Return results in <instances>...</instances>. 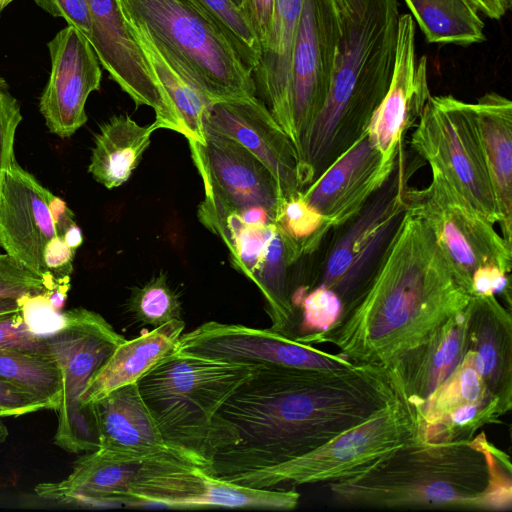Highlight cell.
I'll return each instance as SVG.
<instances>
[{
    "label": "cell",
    "mask_w": 512,
    "mask_h": 512,
    "mask_svg": "<svg viewBox=\"0 0 512 512\" xmlns=\"http://www.w3.org/2000/svg\"><path fill=\"white\" fill-rule=\"evenodd\" d=\"M398 398L382 365L321 371L260 364L214 417L207 472L237 483L307 454Z\"/></svg>",
    "instance_id": "6da1fadb"
},
{
    "label": "cell",
    "mask_w": 512,
    "mask_h": 512,
    "mask_svg": "<svg viewBox=\"0 0 512 512\" xmlns=\"http://www.w3.org/2000/svg\"><path fill=\"white\" fill-rule=\"evenodd\" d=\"M470 298L428 225L406 209L367 285L338 322L295 340L331 343L353 363L386 366L462 312Z\"/></svg>",
    "instance_id": "7a4b0ae2"
},
{
    "label": "cell",
    "mask_w": 512,
    "mask_h": 512,
    "mask_svg": "<svg viewBox=\"0 0 512 512\" xmlns=\"http://www.w3.org/2000/svg\"><path fill=\"white\" fill-rule=\"evenodd\" d=\"M335 503L356 508L509 511V456L484 433L430 443L417 434L359 474L329 483Z\"/></svg>",
    "instance_id": "3957f363"
},
{
    "label": "cell",
    "mask_w": 512,
    "mask_h": 512,
    "mask_svg": "<svg viewBox=\"0 0 512 512\" xmlns=\"http://www.w3.org/2000/svg\"><path fill=\"white\" fill-rule=\"evenodd\" d=\"M399 17L397 0H353L326 100L297 151L302 189L367 131L392 80Z\"/></svg>",
    "instance_id": "277c9868"
},
{
    "label": "cell",
    "mask_w": 512,
    "mask_h": 512,
    "mask_svg": "<svg viewBox=\"0 0 512 512\" xmlns=\"http://www.w3.org/2000/svg\"><path fill=\"white\" fill-rule=\"evenodd\" d=\"M259 365L174 350L136 383L167 445L207 471L214 417Z\"/></svg>",
    "instance_id": "5b68a950"
},
{
    "label": "cell",
    "mask_w": 512,
    "mask_h": 512,
    "mask_svg": "<svg viewBox=\"0 0 512 512\" xmlns=\"http://www.w3.org/2000/svg\"><path fill=\"white\" fill-rule=\"evenodd\" d=\"M128 23L211 101L257 96L253 72L216 22L189 0H118Z\"/></svg>",
    "instance_id": "8992f818"
},
{
    "label": "cell",
    "mask_w": 512,
    "mask_h": 512,
    "mask_svg": "<svg viewBox=\"0 0 512 512\" xmlns=\"http://www.w3.org/2000/svg\"><path fill=\"white\" fill-rule=\"evenodd\" d=\"M414 151L482 216L501 224L474 103L430 96L411 135Z\"/></svg>",
    "instance_id": "52a82bcc"
},
{
    "label": "cell",
    "mask_w": 512,
    "mask_h": 512,
    "mask_svg": "<svg viewBox=\"0 0 512 512\" xmlns=\"http://www.w3.org/2000/svg\"><path fill=\"white\" fill-rule=\"evenodd\" d=\"M418 414L399 396L370 419L307 454L244 477L236 484L271 489L281 484L331 483L353 477L413 438Z\"/></svg>",
    "instance_id": "ba28073f"
},
{
    "label": "cell",
    "mask_w": 512,
    "mask_h": 512,
    "mask_svg": "<svg viewBox=\"0 0 512 512\" xmlns=\"http://www.w3.org/2000/svg\"><path fill=\"white\" fill-rule=\"evenodd\" d=\"M62 319L59 329L47 335L62 386L53 443L78 454L98 447L91 414L81 405L88 382L126 339L99 313L83 307L62 312Z\"/></svg>",
    "instance_id": "9c48e42d"
},
{
    "label": "cell",
    "mask_w": 512,
    "mask_h": 512,
    "mask_svg": "<svg viewBox=\"0 0 512 512\" xmlns=\"http://www.w3.org/2000/svg\"><path fill=\"white\" fill-rule=\"evenodd\" d=\"M404 197L406 209L428 225L469 294L472 275L480 267L496 266L510 274L512 245L441 175L432 172L426 188L405 190Z\"/></svg>",
    "instance_id": "30bf717a"
},
{
    "label": "cell",
    "mask_w": 512,
    "mask_h": 512,
    "mask_svg": "<svg viewBox=\"0 0 512 512\" xmlns=\"http://www.w3.org/2000/svg\"><path fill=\"white\" fill-rule=\"evenodd\" d=\"M299 499L294 489H258L223 481L179 455L162 453L146 460L125 507L286 511L296 508Z\"/></svg>",
    "instance_id": "8fae6325"
},
{
    "label": "cell",
    "mask_w": 512,
    "mask_h": 512,
    "mask_svg": "<svg viewBox=\"0 0 512 512\" xmlns=\"http://www.w3.org/2000/svg\"><path fill=\"white\" fill-rule=\"evenodd\" d=\"M403 170L397 165L386 184L360 213L343 225V233L327 252L316 285L332 289L343 311L360 295L371 278L406 210Z\"/></svg>",
    "instance_id": "7c38bea8"
},
{
    "label": "cell",
    "mask_w": 512,
    "mask_h": 512,
    "mask_svg": "<svg viewBox=\"0 0 512 512\" xmlns=\"http://www.w3.org/2000/svg\"><path fill=\"white\" fill-rule=\"evenodd\" d=\"M205 190L198 207L200 222L210 229L232 213L266 208L274 222L280 201L278 185L265 165L235 140L205 126L204 141H188Z\"/></svg>",
    "instance_id": "4fadbf2b"
},
{
    "label": "cell",
    "mask_w": 512,
    "mask_h": 512,
    "mask_svg": "<svg viewBox=\"0 0 512 512\" xmlns=\"http://www.w3.org/2000/svg\"><path fill=\"white\" fill-rule=\"evenodd\" d=\"M342 21L333 0H304L290 66L293 145L321 110L331 83Z\"/></svg>",
    "instance_id": "5bb4252c"
},
{
    "label": "cell",
    "mask_w": 512,
    "mask_h": 512,
    "mask_svg": "<svg viewBox=\"0 0 512 512\" xmlns=\"http://www.w3.org/2000/svg\"><path fill=\"white\" fill-rule=\"evenodd\" d=\"M91 14V44L100 65L136 106L155 112L156 129L183 135L179 118L132 33L118 0H87Z\"/></svg>",
    "instance_id": "9a60e30c"
},
{
    "label": "cell",
    "mask_w": 512,
    "mask_h": 512,
    "mask_svg": "<svg viewBox=\"0 0 512 512\" xmlns=\"http://www.w3.org/2000/svg\"><path fill=\"white\" fill-rule=\"evenodd\" d=\"M176 351L202 357L321 371L351 367L342 353H329L272 329L209 321L182 333Z\"/></svg>",
    "instance_id": "2e32d148"
},
{
    "label": "cell",
    "mask_w": 512,
    "mask_h": 512,
    "mask_svg": "<svg viewBox=\"0 0 512 512\" xmlns=\"http://www.w3.org/2000/svg\"><path fill=\"white\" fill-rule=\"evenodd\" d=\"M51 69L39 98V111L48 131L62 139L74 135L87 121L89 95L100 89L99 60L77 29L67 25L47 43Z\"/></svg>",
    "instance_id": "e0dca14e"
},
{
    "label": "cell",
    "mask_w": 512,
    "mask_h": 512,
    "mask_svg": "<svg viewBox=\"0 0 512 512\" xmlns=\"http://www.w3.org/2000/svg\"><path fill=\"white\" fill-rule=\"evenodd\" d=\"M55 195L17 162H11L0 189V247L51 290L58 284L44 263V249L57 236L49 204Z\"/></svg>",
    "instance_id": "ac0fdd59"
},
{
    "label": "cell",
    "mask_w": 512,
    "mask_h": 512,
    "mask_svg": "<svg viewBox=\"0 0 512 512\" xmlns=\"http://www.w3.org/2000/svg\"><path fill=\"white\" fill-rule=\"evenodd\" d=\"M399 159L384 157L366 131L301 194L329 229L341 228L386 184Z\"/></svg>",
    "instance_id": "d6986e66"
},
{
    "label": "cell",
    "mask_w": 512,
    "mask_h": 512,
    "mask_svg": "<svg viewBox=\"0 0 512 512\" xmlns=\"http://www.w3.org/2000/svg\"><path fill=\"white\" fill-rule=\"evenodd\" d=\"M204 125L258 158L273 175L281 199L301 192L295 147L257 96L212 102Z\"/></svg>",
    "instance_id": "ffe728a7"
},
{
    "label": "cell",
    "mask_w": 512,
    "mask_h": 512,
    "mask_svg": "<svg viewBox=\"0 0 512 512\" xmlns=\"http://www.w3.org/2000/svg\"><path fill=\"white\" fill-rule=\"evenodd\" d=\"M430 96L427 58H417L415 21L410 14H402L392 80L367 127L371 143L384 157H399L405 130L419 117Z\"/></svg>",
    "instance_id": "44dd1931"
},
{
    "label": "cell",
    "mask_w": 512,
    "mask_h": 512,
    "mask_svg": "<svg viewBox=\"0 0 512 512\" xmlns=\"http://www.w3.org/2000/svg\"><path fill=\"white\" fill-rule=\"evenodd\" d=\"M149 457L122 456L97 448L78 457L65 479L42 482L34 491L38 497L57 504L125 507L128 493Z\"/></svg>",
    "instance_id": "7402d4cb"
},
{
    "label": "cell",
    "mask_w": 512,
    "mask_h": 512,
    "mask_svg": "<svg viewBox=\"0 0 512 512\" xmlns=\"http://www.w3.org/2000/svg\"><path fill=\"white\" fill-rule=\"evenodd\" d=\"M466 339L465 308L386 365L398 395L420 412L430 394L462 360Z\"/></svg>",
    "instance_id": "603a6c76"
},
{
    "label": "cell",
    "mask_w": 512,
    "mask_h": 512,
    "mask_svg": "<svg viewBox=\"0 0 512 512\" xmlns=\"http://www.w3.org/2000/svg\"><path fill=\"white\" fill-rule=\"evenodd\" d=\"M464 356L481 376L491 398L512 407V318L495 296H471L466 307Z\"/></svg>",
    "instance_id": "cb8c5ba5"
},
{
    "label": "cell",
    "mask_w": 512,
    "mask_h": 512,
    "mask_svg": "<svg viewBox=\"0 0 512 512\" xmlns=\"http://www.w3.org/2000/svg\"><path fill=\"white\" fill-rule=\"evenodd\" d=\"M87 409L95 429L97 448L139 458L162 453L179 455L165 442L141 397L137 383L113 390L88 405Z\"/></svg>",
    "instance_id": "d4e9b609"
},
{
    "label": "cell",
    "mask_w": 512,
    "mask_h": 512,
    "mask_svg": "<svg viewBox=\"0 0 512 512\" xmlns=\"http://www.w3.org/2000/svg\"><path fill=\"white\" fill-rule=\"evenodd\" d=\"M352 0H333L345 11ZM304 0H275L269 35L253 72L258 97L293 143L290 110V66Z\"/></svg>",
    "instance_id": "484cf974"
},
{
    "label": "cell",
    "mask_w": 512,
    "mask_h": 512,
    "mask_svg": "<svg viewBox=\"0 0 512 512\" xmlns=\"http://www.w3.org/2000/svg\"><path fill=\"white\" fill-rule=\"evenodd\" d=\"M184 328L182 319L174 320L151 331L144 330L138 337L120 343L88 382L81 400L82 407L87 409L88 405L113 390L136 383L175 350Z\"/></svg>",
    "instance_id": "4316f807"
},
{
    "label": "cell",
    "mask_w": 512,
    "mask_h": 512,
    "mask_svg": "<svg viewBox=\"0 0 512 512\" xmlns=\"http://www.w3.org/2000/svg\"><path fill=\"white\" fill-rule=\"evenodd\" d=\"M503 238L512 243V102L488 92L474 103Z\"/></svg>",
    "instance_id": "83f0119b"
},
{
    "label": "cell",
    "mask_w": 512,
    "mask_h": 512,
    "mask_svg": "<svg viewBox=\"0 0 512 512\" xmlns=\"http://www.w3.org/2000/svg\"><path fill=\"white\" fill-rule=\"evenodd\" d=\"M157 130L152 123L140 126L129 115H114L94 136L88 172L107 189L121 186L140 163Z\"/></svg>",
    "instance_id": "f1b7e54d"
},
{
    "label": "cell",
    "mask_w": 512,
    "mask_h": 512,
    "mask_svg": "<svg viewBox=\"0 0 512 512\" xmlns=\"http://www.w3.org/2000/svg\"><path fill=\"white\" fill-rule=\"evenodd\" d=\"M130 25V24H129ZM146 59L168 96L188 141H204V121L212 103L140 29L131 26Z\"/></svg>",
    "instance_id": "f546056e"
},
{
    "label": "cell",
    "mask_w": 512,
    "mask_h": 512,
    "mask_svg": "<svg viewBox=\"0 0 512 512\" xmlns=\"http://www.w3.org/2000/svg\"><path fill=\"white\" fill-rule=\"evenodd\" d=\"M427 42L468 46L485 40L484 22L470 0H404Z\"/></svg>",
    "instance_id": "4dcf8cb0"
},
{
    "label": "cell",
    "mask_w": 512,
    "mask_h": 512,
    "mask_svg": "<svg viewBox=\"0 0 512 512\" xmlns=\"http://www.w3.org/2000/svg\"><path fill=\"white\" fill-rule=\"evenodd\" d=\"M0 380L16 385L57 411L62 386L58 365L53 357L0 348Z\"/></svg>",
    "instance_id": "1f68e13d"
},
{
    "label": "cell",
    "mask_w": 512,
    "mask_h": 512,
    "mask_svg": "<svg viewBox=\"0 0 512 512\" xmlns=\"http://www.w3.org/2000/svg\"><path fill=\"white\" fill-rule=\"evenodd\" d=\"M274 224L293 263L312 253L330 230L323 216L303 198L301 192L279 201Z\"/></svg>",
    "instance_id": "d6a6232c"
},
{
    "label": "cell",
    "mask_w": 512,
    "mask_h": 512,
    "mask_svg": "<svg viewBox=\"0 0 512 512\" xmlns=\"http://www.w3.org/2000/svg\"><path fill=\"white\" fill-rule=\"evenodd\" d=\"M209 230L224 241L235 269L251 280L264 259L276 225L246 224L237 213H232Z\"/></svg>",
    "instance_id": "836d02e7"
},
{
    "label": "cell",
    "mask_w": 512,
    "mask_h": 512,
    "mask_svg": "<svg viewBox=\"0 0 512 512\" xmlns=\"http://www.w3.org/2000/svg\"><path fill=\"white\" fill-rule=\"evenodd\" d=\"M506 413L499 401L487 398L459 406L430 424L421 422L418 415L416 434L430 443L470 441L478 429L499 422Z\"/></svg>",
    "instance_id": "e575fe53"
},
{
    "label": "cell",
    "mask_w": 512,
    "mask_h": 512,
    "mask_svg": "<svg viewBox=\"0 0 512 512\" xmlns=\"http://www.w3.org/2000/svg\"><path fill=\"white\" fill-rule=\"evenodd\" d=\"M491 398L483 380L463 356L452 373L430 394L419 412V420L430 424L467 403Z\"/></svg>",
    "instance_id": "d590c367"
},
{
    "label": "cell",
    "mask_w": 512,
    "mask_h": 512,
    "mask_svg": "<svg viewBox=\"0 0 512 512\" xmlns=\"http://www.w3.org/2000/svg\"><path fill=\"white\" fill-rule=\"evenodd\" d=\"M127 309L136 321L154 328L182 319L179 296L169 286L163 272L132 290Z\"/></svg>",
    "instance_id": "8d00e7d4"
},
{
    "label": "cell",
    "mask_w": 512,
    "mask_h": 512,
    "mask_svg": "<svg viewBox=\"0 0 512 512\" xmlns=\"http://www.w3.org/2000/svg\"><path fill=\"white\" fill-rule=\"evenodd\" d=\"M213 19L226 34L244 64L252 71L261 58V45L243 9L230 0H189Z\"/></svg>",
    "instance_id": "74e56055"
},
{
    "label": "cell",
    "mask_w": 512,
    "mask_h": 512,
    "mask_svg": "<svg viewBox=\"0 0 512 512\" xmlns=\"http://www.w3.org/2000/svg\"><path fill=\"white\" fill-rule=\"evenodd\" d=\"M297 312L296 338L329 330L340 319L343 304L336 292L319 284L302 297Z\"/></svg>",
    "instance_id": "f35d334b"
},
{
    "label": "cell",
    "mask_w": 512,
    "mask_h": 512,
    "mask_svg": "<svg viewBox=\"0 0 512 512\" xmlns=\"http://www.w3.org/2000/svg\"><path fill=\"white\" fill-rule=\"evenodd\" d=\"M51 291L47 282L7 253L0 252V299H19Z\"/></svg>",
    "instance_id": "ab89813d"
},
{
    "label": "cell",
    "mask_w": 512,
    "mask_h": 512,
    "mask_svg": "<svg viewBox=\"0 0 512 512\" xmlns=\"http://www.w3.org/2000/svg\"><path fill=\"white\" fill-rule=\"evenodd\" d=\"M22 120L19 101L10 91L7 81L0 76V189L5 172L15 159L16 132Z\"/></svg>",
    "instance_id": "60d3db41"
},
{
    "label": "cell",
    "mask_w": 512,
    "mask_h": 512,
    "mask_svg": "<svg viewBox=\"0 0 512 512\" xmlns=\"http://www.w3.org/2000/svg\"><path fill=\"white\" fill-rule=\"evenodd\" d=\"M0 348L52 357L47 336L35 333L20 312L0 317Z\"/></svg>",
    "instance_id": "b9f144b4"
},
{
    "label": "cell",
    "mask_w": 512,
    "mask_h": 512,
    "mask_svg": "<svg viewBox=\"0 0 512 512\" xmlns=\"http://www.w3.org/2000/svg\"><path fill=\"white\" fill-rule=\"evenodd\" d=\"M18 301L23 319L35 333L47 336L61 326L62 312L51 307L46 293L23 296Z\"/></svg>",
    "instance_id": "7bdbcfd3"
},
{
    "label": "cell",
    "mask_w": 512,
    "mask_h": 512,
    "mask_svg": "<svg viewBox=\"0 0 512 512\" xmlns=\"http://www.w3.org/2000/svg\"><path fill=\"white\" fill-rule=\"evenodd\" d=\"M36 5L55 18L77 29L87 40L91 36V14L87 0H34Z\"/></svg>",
    "instance_id": "ee69618b"
},
{
    "label": "cell",
    "mask_w": 512,
    "mask_h": 512,
    "mask_svg": "<svg viewBox=\"0 0 512 512\" xmlns=\"http://www.w3.org/2000/svg\"><path fill=\"white\" fill-rule=\"evenodd\" d=\"M470 294L479 297L502 295L510 310L511 286L509 274L496 266L478 268L472 275Z\"/></svg>",
    "instance_id": "f6af8a7d"
},
{
    "label": "cell",
    "mask_w": 512,
    "mask_h": 512,
    "mask_svg": "<svg viewBox=\"0 0 512 512\" xmlns=\"http://www.w3.org/2000/svg\"><path fill=\"white\" fill-rule=\"evenodd\" d=\"M0 409L8 417H19L41 410H50V407L28 391L0 380Z\"/></svg>",
    "instance_id": "bcb514c9"
},
{
    "label": "cell",
    "mask_w": 512,
    "mask_h": 512,
    "mask_svg": "<svg viewBox=\"0 0 512 512\" xmlns=\"http://www.w3.org/2000/svg\"><path fill=\"white\" fill-rule=\"evenodd\" d=\"M75 253L59 236L53 237L45 246L44 263L57 283H70Z\"/></svg>",
    "instance_id": "7dc6e473"
},
{
    "label": "cell",
    "mask_w": 512,
    "mask_h": 512,
    "mask_svg": "<svg viewBox=\"0 0 512 512\" xmlns=\"http://www.w3.org/2000/svg\"><path fill=\"white\" fill-rule=\"evenodd\" d=\"M275 0H245L243 10L262 46L271 28Z\"/></svg>",
    "instance_id": "c3c4849f"
},
{
    "label": "cell",
    "mask_w": 512,
    "mask_h": 512,
    "mask_svg": "<svg viewBox=\"0 0 512 512\" xmlns=\"http://www.w3.org/2000/svg\"><path fill=\"white\" fill-rule=\"evenodd\" d=\"M57 236L63 237L65 231L76 223L74 213L61 198L54 196L49 204Z\"/></svg>",
    "instance_id": "681fc988"
},
{
    "label": "cell",
    "mask_w": 512,
    "mask_h": 512,
    "mask_svg": "<svg viewBox=\"0 0 512 512\" xmlns=\"http://www.w3.org/2000/svg\"><path fill=\"white\" fill-rule=\"evenodd\" d=\"M478 11L493 20L501 19L507 8L503 0H470Z\"/></svg>",
    "instance_id": "f907efd6"
},
{
    "label": "cell",
    "mask_w": 512,
    "mask_h": 512,
    "mask_svg": "<svg viewBox=\"0 0 512 512\" xmlns=\"http://www.w3.org/2000/svg\"><path fill=\"white\" fill-rule=\"evenodd\" d=\"M70 289V283H60L56 285L51 291L46 293V298L49 304L56 311H61L67 299V293Z\"/></svg>",
    "instance_id": "816d5d0a"
},
{
    "label": "cell",
    "mask_w": 512,
    "mask_h": 512,
    "mask_svg": "<svg viewBox=\"0 0 512 512\" xmlns=\"http://www.w3.org/2000/svg\"><path fill=\"white\" fill-rule=\"evenodd\" d=\"M63 240L65 243L73 250L77 251V249L83 243V234L80 227L75 223L70 226L63 235Z\"/></svg>",
    "instance_id": "f5cc1de1"
},
{
    "label": "cell",
    "mask_w": 512,
    "mask_h": 512,
    "mask_svg": "<svg viewBox=\"0 0 512 512\" xmlns=\"http://www.w3.org/2000/svg\"><path fill=\"white\" fill-rule=\"evenodd\" d=\"M20 312L18 299H0V317Z\"/></svg>",
    "instance_id": "db71d44e"
},
{
    "label": "cell",
    "mask_w": 512,
    "mask_h": 512,
    "mask_svg": "<svg viewBox=\"0 0 512 512\" xmlns=\"http://www.w3.org/2000/svg\"><path fill=\"white\" fill-rule=\"evenodd\" d=\"M8 436H9L8 428L0 418V445L6 441Z\"/></svg>",
    "instance_id": "11a10c76"
},
{
    "label": "cell",
    "mask_w": 512,
    "mask_h": 512,
    "mask_svg": "<svg viewBox=\"0 0 512 512\" xmlns=\"http://www.w3.org/2000/svg\"><path fill=\"white\" fill-rule=\"evenodd\" d=\"M14 0H0V13Z\"/></svg>",
    "instance_id": "9f6ffc18"
},
{
    "label": "cell",
    "mask_w": 512,
    "mask_h": 512,
    "mask_svg": "<svg viewBox=\"0 0 512 512\" xmlns=\"http://www.w3.org/2000/svg\"><path fill=\"white\" fill-rule=\"evenodd\" d=\"M233 4H235L237 7L243 9L245 0H230Z\"/></svg>",
    "instance_id": "6f0895ef"
},
{
    "label": "cell",
    "mask_w": 512,
    "mask_h": 512,
    "mask_svg": "<svg viewBox=\"0 0 512 512\" xmlns=\"http://www.w3.org/2000/svg\"><path fill=\"white\" fill-rule=\"evenodd\" d=\"M503 1H504V4H505L507 10H509L512 5V0H503Z\"/></svg>",
    "instance_id": "680465c9"
},
{
    "label": "cell",
    "mask_w": 512,
    "mask_h": 512,
    "mask_svg": "<svg viewBox=\"0 0 512 512\" xmlns=\"http://www.w3.org/2000/svg\"><path fill=\"white\" fill-rule=\"evenodd\" d=\"M8 417L7 414L0 409V418Z\"/></svg>",
    "instance_id": "91938a15"
},
{
    "label": "cell",
    "mask_w": 512,
    "mask_h": 512,
    "mask_svg": "<svg viewBox=\"0 0 512 512\" xmlns=\"http://www.w3.org/2000/svg\"><path fill=\"white\" fill-rule=\"evenodd\" d=\"M0 15H1V13H0Z\"/></svg>",
    "instance_id": "94428289"
}]
</instances>
